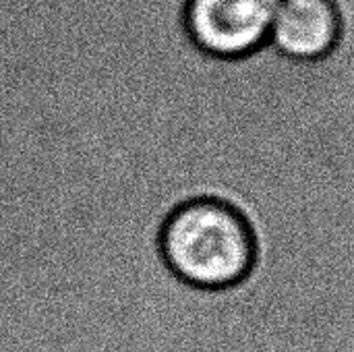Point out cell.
<instances>
[{
	"instance_id": "1",
	"label": "cell",
	"mask_w": 354,
	"mask_h": 352,
	"mask_svg": "<svg viewBox=\"0 0 354 352\" xmlns=\"http://www.w3.org/2000/svg\"><path fill=\"white\" fill-rule=\"evenodd\" d=\"M160 249L170 272L189 286L224 290L245 282L257 261L249 220L220 199H193L170 214Z\"/></svg>"
},
{
	"instance_id": "3",
	"label": "cell",
	"mask_w": 354,
	"mask_h": 352,
	"mask_svg": "<svg viewBox=\"0 0 354 352\" xmlns=\"http://www.w3.org/2000/svg\"><path fill=\"white\" fill-rule=\"evenodd\" d=\"M342 37L344 19L334 0H282L268 46L292 64L311 66L330 60Z\"/></svg>"
},
{
	"instance_id": "2",
	"label": "cell",
	"mask_w": 354,
	"mask_h": 352,
	"mask_svg": "<svg viewBox=\"0 0 354 352\" xmlns=\"http://www.w3.org/2000/svg\"><path fill=\"white\" fill-rule=\"evenodd\" d=\"M282 0H189L185 25L191 41L220 60L249 58L270 44Z\"/></svg>"
}]
</instances>
